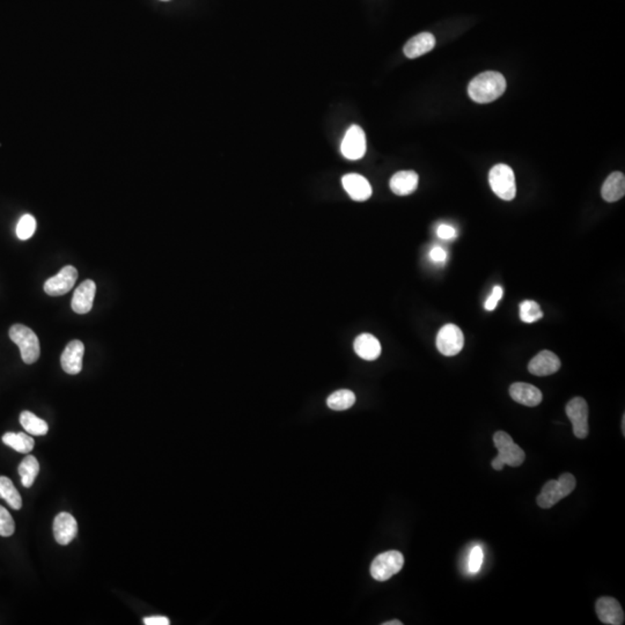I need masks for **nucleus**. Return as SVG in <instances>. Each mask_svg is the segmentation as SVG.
Listing matches in <instances>:
<instances>
[{
	"label": "nucleus",
	"instance_id": "23",
	"mask_svg": "<svg viewBox=\"0 0 625 625\" xmlns=\"http://www.w3.org/2000/svg\"><path fill=\"white\" fill-rule=\"evenodd\" d=\"M38 472H40V463H38V459L33 455L26 456L19 466V475H20L22 485L27 489L33 486Z\"/></svg>",
	"mask_w": 625,
	"mask_h": 625
},
{
	"label": "nucleus",
	"instance_id": "2",
	"mask_svg": "<svg viewBox=\"0 0 625 625\" xmlns=\"http://www.w3.org/2000/svg\"><path fill=\"white\" fill-rule=\"evenodd\" d=\"M575 485H577L575 479L570 472H565L559 476L557 481L551 479L542 488L540 496L537 497V505L545 510L550 509L574 491Z\"/></svg>",
	"mask_w": 625,
	"mask_h": 625
},
{
	"label": "nucleus",
	"instance_id": "12",
	"mask_svg": "<svg viewBox=\"0 0 625 625\" xmlns=\"http://www.w3.org/2000/svg\"><path fill=\"white\" fill-rule=\"evenodd\" d=\"M78 534V523L68 512H61L54 518V535L58 544L68 545Z\"/></svg>",
	"mask_w": 625,
	"mask_h": 625
},
{
	"label": "nucleus",
	"instance_id": "26",
	"mask_svg": "<svg viewBox=\"0 0 625 625\" xmlns=\"http://www.w3.org/2000/svg\"><path fill=\"white\" fill-rule=\"evenodd\" d=\"M356 403V395L349 389H340L330 395L326 400V405L331 410L342 412L347 410Z\"/></svg>",
	"mask_w": 625,
	"mask_h": 625
},
{
	"label": "nucleus",
	"instance_id": "16",
	"mask_svg": "<svg viewBox=\"0 0 625 625\" xmlns=\"http://www.w3.org/2000/svg\"><path fill=\"white\" fill-rule=\"evenodd\" d=\"M342 184L347 195L354 201L365 202L372 196L370 182L359 174H347L342 179Z\"/></svg>",
	"mask_w": 625,
	"mask_h": 625
},
{
	"label": "nucleus",
	"instance_id": "15",
	"mask_svg": "<svg viewBox=\"0 0 625 625\" xmlns=\"http://www.w3.org/2000/svg\"><path fill=\"white\" fill-rule=\"evenodd\" d=\"M96 283L87 279L77 287L72 298V310L77 314H86L91 312L96 298Z\"/></svg>",
	"mask_w": 625,
	"mask_h": 625
},
{
	"label": "nucleus",
	"instance_id": "3",
	"mask_svg": "<svg viewBox=\"0 0 625 625\" xmlns=\"http://www.w3.org/2000/svg\"><path fill=\"white\" fill-rule=\"evenodd\" d=\"M10 338L20 349L21 358L26 364H34L38 361L41 354L40 340L31 328L24 324H14L10 326Z\"/></svg>",
	"mask_w": 625,
	"mask_h": 625
},
{
	"label": "nucleus",
	"instance_id": "31",
	"mask_svg": "<svg viewBox=\"0 0 625 625\" xmlns=\"http://www.w3.org/2000/svg\"><path fill=\"white\" fill-rule=\"evenodd\" d=\"M503 293L504 291L503 289H502V286H495L492 289V293L490 294L489 298L486 300L485 310H489V312H492V310H496L498 301L503 298Z\"/></svg>",
	"mask_w": 625,
	"mask_h": 625
},
{
	"label": "nucleus",
	"instance_id": "17",
	"mask_svg": "<svg viewBox=\"0 0 625 625\" xmlns=\"http://www.w3.org/2000/svg\"><path fill=\"white\" fill-rule=\"evenodd\" d=\"M510 395L514 401L530 408L537 407L543 398V395L539 388L525 382H515L512 384L510 387Z\"/></svg>",
	"mask_w": 625,
	"mask_h": 625
},
{
	"label": "nucleus",
	"instance_id": "21",
	"mask_svg": "<svg viewBox=\"0 0 625 625\" xmlns=\"http://www.w3.org/2000/svg\"><path fill=\"white\" fill-rule=\"evenodd\" d=\"M602 198L605 202L614 203L624 197L625 195V177L621 172L612 173L607 177L601 189Z\"/></svg>",
	"mask_w": 625,
	"mask_h": 625
},
{
	"label": "nucleus",
	"instance_id": "35",
	"mask_svg": "<svg viewBox=\"0 0 625 625\" xmlns=\"http://www.w3.org/2000/svg\"><path fill=\"white\" fill-rule=\"evenodd\" d=\"M505 466H506V465H505L503 460H500L498 456H496V458L492 460V467L495 470H503L504 467Z\"/></svg>",
	"mask_w": 625,
	"mask_h": 625
},
{
	"label": "nucleus",
	"instance_id": "33",
	"mask_svg": "<svg viewBox=\"0 0 625 625\" xmlns=\"http://www.w3.org/2000/svg\"><path fill=\"white\" fill-rule=\"evenodd\" d=\"M144 624L146 625H170V619L165 616H152L144 619Z\"/></svg>",
	"mask_w": 625,
	"mask_h": 625
},
{
	"label": "nucleus",
	"instance_id": "37",
	"mask_svg": "<svg viewBox=\"0 0 625 625\" xmlns=\"http://www.w3.org/2000/svg\"><path fill=\"white\" fill-rule=\"evenodd\" d=\"M624 425H625V417H623V421H622L623 433H624V432H625Z\"/></svg>",
	"mask_w": 625,
	"mask_h": 625
},
{
	"label": "nucleus",
	"instance_id": "28",
	"mask_svg": "<svg viewBox=\"0 0 625 625\" xmlns=\"http://www.w3.org/2000/svg\"><path fill=\"white\" fill-rule=\"evenodd\" d=\"M36 231V220L31 214H24L17 225V236L24 241L31 239Z\"/></svg>",
	"mask_w": 625,
	"mask_h": 625
},
{
	"label": "nucleus",
	"instance_id": "8",
	"mask_svg": "<svg viewBox=\"0 0 625 625\" xmlns=\"http://www.w3.org/2000/svg\"><path fill=\"white\" fill-rule=\"evenodd\" d=\"M566 415L572 423V430L578 439L587 438L588 428V405L582 398H574L568 402L565 408Z\"/></svg>",
	"mask_w": 625,
	"mask_h": 625
},
{
	"label": "nucleus",
	"instance_id": "9",
	"mask_svg": "<svg viewBox=\"0 0 625 625\" xmlns=\"http://www.w3.org/2000/svg\"><path fill=\"white\" fill-rule=\"evenodd\" d=\"M340 151L344 158L347 160H359L366 153V136L364 130L359 126H352L349 128L343 142L340 145Z\"/></svg>",
	"mask_w": 625,
	"mask_h": 625
},
{
	"label": "nucleus",
	"instance_id": "29",
	"mask_svg": "<svg viewBox=\"0 0 625 625\" xmlns=\"http://www.w3.org/2000/svg\"><path fill=\"white\" fill-rule=\"evenodd\" d=\"M15 532V522L10 512L0 506V536L10 537Z\"/></svg>",
	"mask_w": 625,
	"mask_h": 625
},
{
	"label": "nucleus",
	"instance_id": "19",
	"mask_svg": "<svg viewBox=\"0 0 625 625\" xmlns=\"http://www.w3.org/2000/svg\"><path fill=\"white\" fill-rule=\"evenodd\" d=\"M435 47V36L431 33L425 31V33H421V34L416 35L414 38H410L405 43L403 52H405L407 57L414 59V58L421 57L423 54H428Z\"/></svg>",
	"mask_w": 625,
	"mask_h": 625
},
{
	"label": "nucleus",
	"instance_id": "25",
	"mask_svg": "<svg viewBox=\"0 0 625 625\" xmlns=\"http://www.w3.org/2000/svg\"><path fill=\"white\" fill-rule=\"evenodd\" d=\"M20 424L31 435L41 437L47 435L49 431L48 423L31 412H24L21 414Z\"/></svg>",
	"mask_w": 625,
	"mask_h": 625
},
{
	"label": "nucleus",
	"instance_id": "11",
	"mask_svg": "<svg viewBox=\"0 0 625 625\" xmlns=\"http://www.w3.org/2000/svg\"><path fill=\"white\" fill-rule=\"evenodd\" d=\"M596 614L602 623L609 625H622L624 623V612L619 602L610 596L598 598L595 605Z\"/></svg>",
	"mask_w": 625,
	"mask_h": 625
},
{
	"label": "nucleus",
	"instance_id": "36",
	"mask_svg": "<svg viewBox=\"0 0 625 625\" xmlns=\"http://www.w3.org/2000/svg\"><path fill=\"white\" fill-rule=\"evenodd\" d=\"M403 623L401 621H398V619H393V621H389V622H384V625H402Z\"/></svg>",
	"mask_w": 625,
	"mask_h": 625
},
{
	"label": "nucleus",
	"instance_id": "22",
	"mask_svg": "<svg viewBox=\"0 0 625 625\" xmlns=\"http://www.w3.org/2000/svg\"><path fill=\"white\" fill-rule=\"evenodd\" d=\"M3 442L10 449H13L15 452L22 453V454L31 453L35 446L34 439L24 432H20V433L7 432L3 435Z\"/></svg>",
	"mask_w": 625,
	"mask_h": 625
},
{
	"label": "nucleus",
	"instance_id": "7",
	"mask_svg": "<svg viewBox=\"0 0 625 625\" xmlns=\"http://www.w3.org/2000/svg\"><path fill=\"white\" fill-rule=\"evenodd\" d=\"M465 347V336L462 330L455 324H446L442 326L437 336V347L439 352L453 357L460 354Z\"/></svg>",
	"mask_w": 625,
	"mask_h": 625
},
{
	"label": "nucleus",
	"instance_id": "34",
	"mask_svg": "<svg viewBox=\"0 0 625 625\" xmlns=\"http://www.w3.org/2000/svg\"><path fill=\"white\" fill-rule=\"evenodd\" d=\"M430 257L435 262H444L447 257V253L442 247H435L430 253Z\"/></svg>",
	"mask_w": 625,
	"mask_h": 625
},
{
	"label": "nucleus",
	"instance_id": "10",
	"mask_svg": "<svg viewBox=\"0 0 625 625\" xmlns=\"http://www.w3.org/2000/svg\"><path fill=\"white\" fill-rule=\"evenodd\" d=\"M78 278V271L75 266L66 265L57 275L49 278L45 284V291L52 296H64L71 291Z\"/></svg>",
	"mask_w": 625,
	"mask_h": 625
},
{
	"label": "nucleus",
	"instance_id": "27",
	"mask_svg": "<svg viewBox=\"0 0 625 625\" xmlns=\"http://www.w3.org/2000/svg\"><path fill=\"white\" fill-rule=\"evenodd\" d=\"M543 317V312L541 310L539 303L532 300L523 301L520 305V319L525 323L536 322Z\"/></svg>",
	"mask_w": 625,
	"mask_h": 625
},
{
	"label": "nucleus",
	"instance_id": "5",
	"mask_svg": "<svg viewBox=\"0 0 625 625\" xmlns=\"http://www.w3.org/2000/svg\"><path fill=\"white\" fill-rule=\"evenodd\" d=\"M405 557L400 551L391 550L375 557L370 565V574L377 581H386L401 571Z\"/></svg>",
	"mask_w": 625,
	"mask_h": 625
},
{
	"label": "nucleus",
	"instance_id": "18",
	"mask_svg": "<svg viewBox=\"0 0 625 625\" xmlns=\"http://www.w3.org/2000/svg\"><path fill=\"white\" fill-rule=\"evenodd\" d=\"M418 174L414 170H402L391 177L389 186L395 195L407 196L415 193L418 188Z\"/></svg>",
	"mask_w": 625,
	"mask_h": 625
},
{
	"label": "nucleus",
	"instance_id": "24",
	"mask_svg": "<svg viewBox=\"0 0 625 625\" xmlns=\"http://www.w3.org/2000/svg\"><path fill=\"white\" fill-rule=\"evenodd\" d=\"M0 498L5 500L13 510H20L22 507L20 493L17 492L13 482L5 476H0Z\"/></svg>",
	"mask_w": 625,
	"mask_h": 625
},
{
	"label": "nucleus",
	"instance_id": "13",
	"mask_svg": "<svg viewBox=\"0 0 625 625\" xmlns=\"http://www.w3.org/2000/svg\"><path fill=\"white\" fill-rule=\"evenodd\" d=\"M85 354V347L80 340H71L65 347L61 354V364L68 374L75 375L80 373L82 368V358Z\"/></svg>",
	"mask_w": 625,
	"mask_h": 625
},
{
	"label": "nucleus",
	"instance_id": "32",
	"mask_svg": "<svg viewBox=\"0 0 625 625\" xmlns=\"http://www.w3.org/2000/svg\"><path fill=\"white\" fill-rule=\"evenodd\" d=\"M437 233H438L439 238L444 239V240H451V239L456 236L455 228L449 226V225H440Z\"/></svg>",
	"mask_w": 625,
	"mask_h": 625
},
{
	"label": "nucleus",
	"instance_id": "14",
	"mask_svg": "<svg viewBox=\"0 0 625 625\" xmlns=\"http://www.w3.org/2000/svg\"><path fill=\"white\" fill-rule=\"evenodd\" d=\"M561 368L559 358L549 350L541 351L530 361L528 370L536 377H547L558 372Z\"/></svg>",
	"mask_w": 625,
	"mask_h": 625
},
{
	"label": "nucleus",
	"instance_id": "20",
	"mask_svg": "<svg viewBox=\"0 0 625 625\" xmlns=\"http://www.w3.org/2000/svg\"><path fill=\"white\" fill-rule=\"evenodd\" d=\"M354 351L364 361H375L380 357L381 344L377 338L370 333H361L354 340Z\"/></svg>",
	"mask_w": 625,
	"mask_h": 625
},
{
	"label": "nucleus",
	"instance_id": "1",
	"mask_svg": "<svg viewBox=\"0 0 625 625\" xmlns=\"http://www.w3.org/2000/svg\"><path fill=\"white\" fill-rule=\"evenodd\" d=\"M506 91V79L499 72L486 71L472 79L468 86V94L477 103H490L503 96Z\"/></svg>",
	"mask_w": 625,
	"mask_h": 625
},
{
	"label": "nucleus",
	"instance_id": "30",
	"mask_svg": "<svg viewBox=\"0 0 625 625\" xmlns=\"http://www.w3.org/2000/svg\"><path fill=\"white\" fill-rule=\"evenodd\" d=\"M484 559V552H483L482 547L476 545L470 552L469 557V571L472 573H477L481 570Z\"/></svg>",
	"mask_w": 625,
	"mask_h": 625
},
{
	"label": "nucleus",
	"instance_id": "4",
	"mask_svg": "<svg viewBox=\"0 0 625 625\" xmlns=\"http://www.w3.org/2000/svg\"><path fill=\"white\" fill-rule=\"evenodd\" d=\"M490 187L493 193L504 201H512L517 195V184L513 170L507 165L499 163L490 170Z\"/></svg>",
	"mask_w": 625,
	"mask_h": 625
},
{
	"label": "nucleus",
	"instance_id": "6",
	"mask_svg": "<svg viewBox=\"0 0 625 625\" xmlns=\"http://www.w3.org/2000/svg\"><path fill=\"white\" fill-rule=\"evenodd\" d=\"M493 442L498 449V458L503 460L506 466L520 467L526 459V454L520 446L513 442L509 433L498 431L493 435Z\"/></svg>",
	"mask_w": 625,
	"mask_h": 625
}]
</instances>
